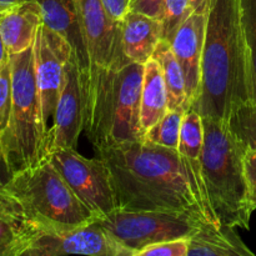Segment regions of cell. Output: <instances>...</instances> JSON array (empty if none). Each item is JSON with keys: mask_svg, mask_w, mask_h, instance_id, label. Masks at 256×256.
<instances>
[{"mask_svg": "<svg viewBox=\"0 0 256 256\" xmlns=\"http://www.w3.org/2000/svg\"><path fill=\"white\" fill-rule=\"evenodd\" d=\"M186 112L188 110L185 109L168 110L166 114L145 132L142 142L169 149H178L182 119Z\"/></svg>", "mask_w": 256, "mask_h": 256, "instance_id": "22", "label": "cell"}, {"mask_svg": "<svg viewBox=\"0 0 256 256\" xmlns=\"http://www.w3.org/2000/svg\"><path fill=\"white\" fill-rule=\"evenodd\" d=\"M206 22L208 14L194 12L169 40L172 52L182 66L186 94L192 105L199 95Z\"/></svg>", "mask_w": 256, "mask_h": 256, "instance_id": "13", "label": "cell"}, {"mask_svg": "<svg viewBox=\"0 0 256 256\" xmlns=\"http://www.w3.org/2000/svg\"><path fill=\"white\" fill-rule=\"evenodd\" d=\"M165 0H132L130 12H142L148 16L160 19Z\"/></svg>", "mask_w": 256, "mask_h": 256, "instance_id": "29", "label": "cell"}, {"mask_svg": "<svg viewBox=\"0 0 256 256\" xmlns=\"http://www.w3.org/2000/svg\"><path fill=\"white\" fill-rule=\"evenodd\" d=\"M12 59V94L8 124L0 142L14 172L34 166L49 154V126L40 104L32 46Z\"/></svg>", "mask_w": 256, "mask_h": 256, "instance_id": "5", "label": "cell"}, {"mask_svg": "<svg viewBox=\"0 0 256 256\" xmlns=\"http://www.w3.org/2000/svg\"><path fill=\"white\" fill-rule=\"evenodd\" d=\"M38 226V225H36ZM132 256L98 220L72 229L38 226L22 256Z\"/></svg>", "mask_w": 256, "mask_h": 256, "instance_id": "10", "label": "cell"}, {"mask_svg": "<svg viewBox=\"0 0 256 256\" xmlns=\"http://www.w3.org/2000/svg\"><path fill=\"white\" fill-rule=\"evenodd\" d=\"M145 64L102 72L82 86L84 132L95 152L144 138L140 125Z\"/></svg>", "mask_w": 256, "mask_h": 256, "instance_id": "3", "label": "cell"}, {"mask_svg": "<svg viewBox=\"0 0 256 256\" xmlns=\"http://www.w3.org/2000/svg\"><path fill=\"white\" fill-rule=\"evenodd\" d=\"M152 58L159 62L160 68H162L168 92L169 110H189L192 108V104H190V100L186 94L185 78L182 74V66L175 58L174 52H172L170 42L162 39L155 49Z\"/></svg>", "mask_w": 256, "mask_h": 256, "instance_id": "21", "label": "cell"}, {"mask_svg": "<svg viewBox=\"0 0 256 256\" xmlns=\"http://www.w3.org/2000/svg\"><path fill=\"white\" fill-rule=\"evenodd\" d=\"M42 8V22L62 35L72 46L79 62L82 85L89 75V58L80 24L79 12L75 0H36Z\"/></svg>", "mask_w": 256, "mask_h": 256, "instance_id": "14", "label": "cell"}, {"mask_svg": "<svg viewBox=\"0 0 256 256\" xmlns=\"http://www.w3.org/2000/svg\"><path fill=\"white\" fill-rule=\"evenodd\" d=\"M96 155L109 168L120 209L189 212L222 224L178 149L139 140L105 148Z\"/></svg>", "mask_w": 256, "mask_h": 256, "instance_id": "1", "label": "cell"}, {"mask_svg": "<svg viewBox=\"0 0 256 256\" xmlns=\"http://www.w3.org/2000/svg\"><path fill=\"white\" fill-rule=\"evenodd\" d=\"M242 2V20L249 52L252 80V102H256V0Z\"/></svg>", "mask_w": 256, "mask_h": 256, "instance_id": "25", "label": "cell"}, {"mask_svg": "<svg viewBox=\"0 0 256 256\" xmlns=\"http://www.w3.org/2000/svg\"><path fill=\"white\" fill-rule=\"evenodd\" d=\"M236 228L225 224L202 222L189 239L188 255L198 256H255L236 232Z\"/></svg>", "mask_w": 256, "mask_h": 256, "instance_id": "18", "label": "cell"}, {"mask_svg": "<svg viewBox=\"0 0 256 256\" xmlns=\"http://www.w3.org/2000/svg\"><path fill=\"white\" fill-rule=\"evenodd\" d=\"M228 124L245 146L256 150V102H245L238 108Z\"/></svg>", "mask_w": 256, "mask_h": 256, "instance_id": "23", "label": "cell"}, {"mask_svg": "<svg viewBox=\"0 0 256 256\" xmlns=\"http://www.w3.org/2000/svg\"><path fill=\"white\" fill-rule=\"evenodd\" d=\"M169 110L168 92L160 64L152 58L145 62L142 79V102H140V125L142 132L154 126Z\"/></svg>", "mask_w": 256, "mask_h": 256, "instance_id": "19", "label": "cell"}, {"mask_svg": "<svg viewBox=\"0 0 256 256\" xmlns=\"http://www.w3.org/2000/svg\"><path fill=\"white\" fill-rule=\"evenodd\" d=\"M12 59L8 54L0 65V132L5 129L12 108Z\"/></svg>", "mask_w": 256, "mask_h": 256, "instance_id": "26", "label": "cell"}, {"mask_svg": "<svg viewBox=\"0 0 256 256\" xmlns=\"http://www.w3.org/2000/svg\"><path fill=\"white\" fill-rule=\"evenodd\" d=\"M84 130V102L79 62L72 52L64 69L62 90L49 128V152L60 148L76 149ZM49 155V154H48Z\"/></svg>", "mask_w": 256, "mask_h": 256, "instance_id": "12", "label": "cell"}, {"mask_svg": "<svg viewBox=\"0 0 256 256\" xmlns=\"http://www.w3.org/2000/svg\"><path fill=\"white\" fill-rule=\"evenodd\" d=\"M34 70L42 116L48 124L54 116L55 108L62 90L64 69L72 55L69 42L42 22L32 44Z\"/></svg>", "mask_w": 256, "mask_h": 256, "instance_id": "11", "label": "cell"}, {"mask_svg": "<svg viewBox=\"0 0 256 256\" xmlns=\"http://www.w3.org/2000/svg\"><path fill=\"white\" fill-rule=\"evenodd\" d=\"M5 190L40 228L72 229L98 220L48 156L34 166L15 172Z\"/></svg>", "mask_w": 256, "mask_h": 256, "instance_id": "6", "label": "cell"}, {"mask_svg": "<svg viewBox=\"0 0 256 256\" xmlns=\"http://www.w3.org/2000/svg\"><path fill=\"white\" fill-rule=\"evenodd\" d=\"M2 12H4V10H2V9H0V18H2Z\"/></svg>", "mask_w": 256, "mask_h": 256, "instance_id": "35", "label": "cell"}, {"mask_svg": "<svg viewBox=\"0 0 256 256\" xmlns=\"http://www.w3.org/2000/svg\"><path fill=\"white\" fill-rule=\"evenodd\" d=\"M98 222L132 256L158 242L190 239L202 222H208L189 212L120 208Z\"/></svg>", "mask_w": 256, "mask_h": 256, "instance_id": "7", "label": "cell"}, {"mask_svg": "<svg viewBox=\"0 0 256 256\" xmlns=\"http://www.w3.org/2000/svg\"><path fill=\"white\" fill-rule=\"evenodd\" d=\"M202 175L210 206L222 224L249 230L254 212L248 199L245 180L246 146L228 122L202 118Z\"/></svg>", "mask_w": 256, "mask_h": 256, "instance_id": "4", "label": "cell"}, {"mask_svg": "<svg viewBox=\"0 0 256 256\" xmlns=\"http://www.w3.org/2000/svg\"><path fill=\"white\" fill-rule=\"evenodd\" d=\"M36 225L6 190H0V256H22Z\"/></svg>", "mask_w": 256, "mask_h": 256, "instance_id": "16", "label": "cell"}, {"mask_svg": "<svg viewBox=\"0 0 256 256\" xmlns=\"http://www.w3.org/2000/svg\"><path fill=\"white\" fill-rule=\"evenodd\" d=\"M26 2V0H0V9L2 10L10 9V8L22 4V2Z\"/></svg>", "mask_w": 256, "mask_h": 256, "instance_id": "33", "label": "cell"}, {"mask_svg": "<svg viewBox=\"0 0 256 256\" xmlns=\"http://www.w3.org/2000/svg\"><path fill=\"white\" fill-rule=\"evenodd\" d=\"M162 40V28L159 19L129 12L122 20V50L132 62L145 64L152 59Z\"/></svg>", "mask_w": 256, "mask_h": 256, "instance_id": "17", "label": "cell"}, {"mask_svg": "<svg viewBox=\"0 0 256 256\" xmlns=\"http://www.w3.org/2000/svg\"><path fill=\"white\" fill-rule=\"evenodd\" d=\"M189 239H175L145 248L138 256H189Z\"/></svg>", "mask_w": 256, "mask_h": 256, "instance_id": "27", "label": "cell"}, {"mask_svg": "<svg viewBox=\"0 0 256 256\" xmlns=\"http://www.w3.org/2000/svg\"><path fill=\"white\" fill-rule=\"evenodd\" d=\"M14 172V169H12V164L8 159L2 142H0V190H4L8 186Z\"/></svg>", "mask_w": 256, "mask_h": 256, "instance_id": "31", "label": "cell"}, {"mask_svg": "<svg viewBox=\"0 0 256 256\" xmlns=\"http://www.w3.org/2000/svg\"><path fill=\"white\" fill-rule=\"evenodd\" d=\"M75 2L89 58L86 82L99 72L119 69L132 62L122 50V22H116L108 14L102 0Z\"/></svg>", "mask_w": 256, "mask_h": 256, "instance_id": "9", "label": "cell"}, {"mask_svg": "<svg viewBox=\"0 0 256 256\" xmlns=\"http://www.w3.org/2000/svg\"><path fill=\"white\" fill-rule=\"evenodd\" d=\"M194 12L192 0H165L160 22L162 28V39L169 42L178 28Z\"/></svg>", "mask_w": 256, "mask_h": 256, "instance_id": "24", "label": "cell"}, {"mask_svg": "<svg viewBox=\"0 0 256 256\" xmlns=\"http://www.w3.org/2000/svg\"><path fill=\"white\" fill-rule=\"evenodd\" d=\"M6 55H8V52H6V49H5V45H4V42H2V34H0V65H2V62H4V59L6 58Z\"/></svg>", "mask_w": 256, "mask_h": 256, "instance_id": "34", "label": "cell"}, {"mask_svg": "<svg viewBox=\"0 0 256 256\" xmlns=\"http://www.w3.org/2000/svg\"><path fill=\"white\" fill-rule=\"evenodd\" d=\"M42 24V8L36 0H26L4 10L0 18V34L8 54H18L32 46Z\"/></svg>", "mask_w": 256, "mask_h": 256, "instance_id": "15", "label": "cell"}, {"mask_svg": "<svg viewBox=\"0 0 256 256\" xmlns=\"http://www.w3.org/2000/svg\"><path fill=\"white\" fill-rule=\"evenodd\" d=\"M245 180L248 188V199L252 212L256 210V150L246 148L244 156Z\"/></svg>", "mask_w": 256, "mask_h": 256, "instance_id": "28", "label": "cell"}, {"mask_svg": "<svg viewBox=\"0 0 256 256\" xmlns=\"http://www.w3.org/2000/svg\"><path fill=\"white\" fill-rule=\"evenodd\" d=\"M252 102L249 52L240 0H215L208 14L199 95L190 109L202 118L228 122L232 112Z\"/></svg>", "mask_w": 256, "mask_h": 256, "instance_id": "2", "label": "cell"}, {"mask_svg": "<svg viewBox=\"0 0 256 256\" xmlns=\"http://www.w3.org/2000/svg\"><path fill=\"white\" fill-rule=\"evenodd\" d=\"M108 14L116 22H122L130 12L132 0H102Z\"/></svg>", "mask_w": 256, "mask_h": 256, "instance_id": "30", "label": "cell"}, {"mask_svg": "<svg viewBox=\"0 0 256 256\" xmlns=\"http://www.w3.org/2000/svg\"><path fill=\"white\" fill-rule=\"evenodd\" d=\"M48 158L75 195L98 219L118 209L109 168L102 158L88 159L72 148L52 150Z\"/></svg>", "mask_w": 256, "mask_h": 256, "instance_id": "8", "label": "cell"}, {"mask_svg": "<svg viewBox=\"0 0 256 256\" xmlns=\"http://www.w3.org/2000/svg\"><path fill=\"white\" fill-rule=\"evenodd\" d=\"M194 12H202V14H209L210 9L214 6L215 0H192Z\"/></svg>", "mask_w": 256, "mask_h": 256, "instance_id": "32", "label": "cell"}, {"mask_svg": "<svg viewBox=\"0 0 256 256\" xmlns=\"http://www.w3.org/2000/svg\"><path fill=\"white\" fill-rule=\"evenodd\" d=\"M202 145H204L202 116L194 109H189L185 112L184 119H182L178 150H179L180 156L182 158L188 170H189L190 176L192 178L196 186L202 190V192L208 199L202 175Z\"/></svg>", "mask_w": 256, "mask_h": 256, "instance_id": "20", "label": "cell"}]
</instances>
